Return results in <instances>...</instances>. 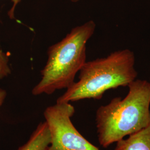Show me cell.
Segmentation results:
<instances>
[{
    "instance_id": "6da1fadb",
    "label": "cell",
    "mask_w": 150,
    "mask_h": 150,
    "mask_svg": "<svg viewBox=\"0 0 150 150\" xmlns=\"http://www.w3.org/2000/svg\"><path fill=\"white\" fill-rule=\"evenodd\" d=\"M123 98L115 97L97 110L95 117L100 145L103 148L136 133L150 123V81L136 79Z\"/></svg>"
},
{
    "instance_id": "7a4b0ae2",
    "label": "cell",
    "mask_w": 150,
    "mask_h": 150,
    "mask_svg": "<svg viewBox=\"0 0 150 150\" xmlns=\"http://www.w3.org/2000/svg\"><path fill=\"white\" fill-rule=\"evenodd\" d=\"M137 76L133 51L117 50L105 57L86 61L80 71L79 81L67 88L56 102L100 100L109 90L129 86Z\"/></svg>"
},
{
    "instance_id": "3957f363",
    "label": "cell",
    "mask_w": 150,
    "mask_h": 150,
    "mask_svg": "<svg viewBox=\"0 0 150 150\" xmlns=\"http://www.w3.org/2000/svg\"><path fill=\"white\" fill-rule=\"evenodd\" d=\"M90 20L72 28L62 40L48 48V59L41 71V79L32 90L34 96L51 95L68 88L86 62V44L96 30Z\"/></svg>"
},
{
    "instance_id": "277c9868",
    "label": "cell",
    "mask_w": 150,
    "mask_h": 150,
    "mask_svg": "<svg viewBox=\"0 0 150 150\" xmlns=\"http://www.w3.org/2000/svg\"><path fill=\"white\" fill-rule=\"evenodd\" d=\"M75 110L70 102H57L48 106L43 115L51 134L46 150H100L86 139L71 121Z\"/></svg>"
},
{
    "instance_id": "5b68a950",
    "label": "cell",
    "mask_w": 150,
    "mask_h": 150,
    "mask_svg": "<svg viewBox=\"0 0 150 150\" xmlns=\"http://www.w3.org/2000/svg\"><path fill=\"white\" fill-rule=\"evenodd\" d=\"M114 150H150V123L127 139L117 142Z\"/></svg>"
},
{
    "instance_id": "8992f818",
    "label": "cell",
    "mask_w": 150,
    "mask_h": 150,
    "mask_svg": "<svg viewBox=\"0 0 150 150\" xmlns=\"http://www.w3.org/2000/svg\"><path fill=\"white\" fill-rule=\"evenodd\" d=\"M51 142V134L46 122L40 123L27 142L17 150H46Z\"/></svg>"
},
{
    "instance_id": "52a82bcc",
    "label": "cell",
    "mask_w": 150,
    "mask_h": 150,
    "mask_svg": "<svg viewBox=\"0 0 150 150\" xmlns=\"http://www.w3.org/2000/svg\"><path fill=\"white\" fill-rule=\"evenodd\" d=\"M11 73L9 66V57L7 54L0 50V80L7 77Z\"/></svg>"
},
{
    "instance_id": "ba28073f",
    "label": "cell",
    "mask_w": 150,
    "mask_h": 150,
    "mask_svg": "<svg viewBox=\"0 0 150 150\" xmlns=\"http://www.w3.org/2000/svg\"><path fill=\"white\" fill-rule=\"evenodd\" d=\"M11 1L13 2V6H12V7L11 8V10L8 11V15L10 18V19L12 20V19L15 18L14 12H15V10L16 8V6L19 2H21V0H11Z\"/></svg>"
},
{
    "instance_id": "9c48e42d",
    "label": "cell",
    "mask_w": 150,
    "mask_h": 150,
    "mask_svg": "<svg viewBox=\"0 0 150 150\" xmlns=\"http://www.w3.org/2000/svg\"><path fill=\"white\" fill-rule=\"evenodd\" d=\"M7 96V92L2 88H0V108L2 106Z\"/></svg>"
},
{
    "instance_id": "30bf717a",
    "label": "cell",
    "mask_w": 150,
    "mask_h": 150,
    "mask_svg": "<svg viewBox=\"0 0 150 150\" xmlns=\"http://www.w3.org/2000/svg\"><path fill=\"white\" fill-rule=\"evenodd\" d=\"M79 1H80V0H71V1H72V2H78Z\"/></svg>"
},
{
    "instance_id": "8fae6325",
    "label": "cell",
    "mask_w": 150,
    "mask_h": 150,
    "mask_svg": "<svg viewBox=\"0 0 150 150\" xmlns=\"http://www.w3.org/2000/svg\"></svg>"
}]
</instances>
